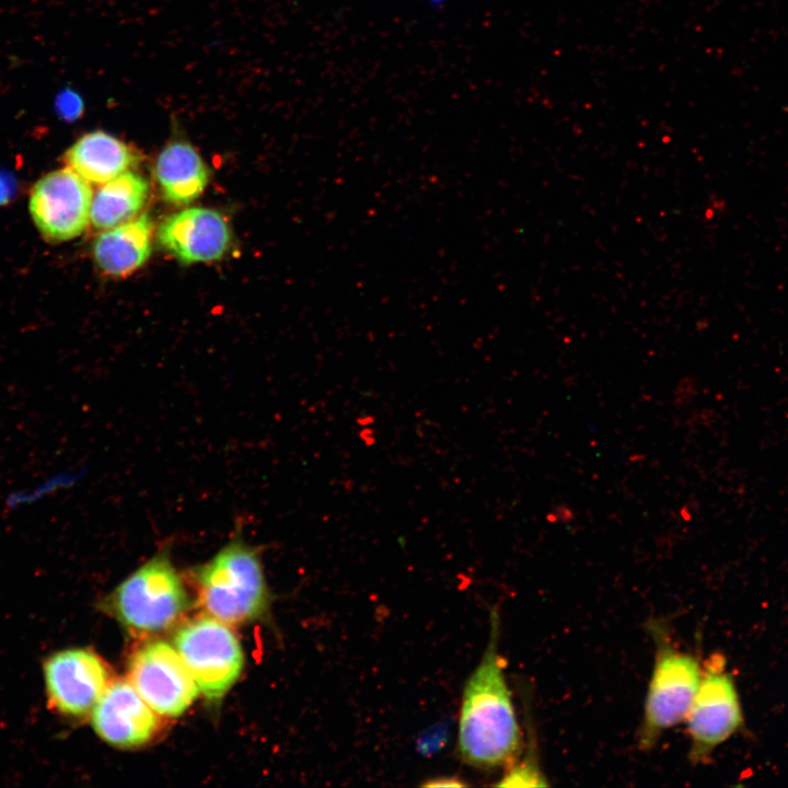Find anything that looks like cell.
Wrapping results in <instances>:
<instances>
[{
  "label": "cell",
  "instance_id": "9c48e42d",
  "mask_svg": "<svg viewBox=\"0 0 788 788\" xmlns=\"http://www.w3.org/2000/svg\"><path fill=\"white\" fill-rule=\"evenodd\" d=\"M43 673L49 708L67 718L92 711L109 680L104 661L85 648L54 652L44 661Z\"/></svg>",
  "mask_w": 788,
  "mask_h": 788
},
{
  "label": "cell",
  "instance_id": "7c38bea8",
  "mask_svg": "<svg viewBox=\"0 0 788 788\" xmlns=\"http://www.w3.org/2000/svg\"><path fill=\"white\" fill-rule=\"evenodd\" d=\"M154 173L164 199L175 206L188 205L198 198L209 181L207 164L183 138H173L161 149Z\"/></svg>",
  "mask_w": 788,
  "mask_h": 788
},
{
  "label": "cell",
  "instance_id": "52a82bcc",
  "mask_svg": "<svg viewBox=\"0 0 788 788\" xmlns=\"http://www.w3.org/2000/svg\"><path fill=\"white\" fill-rule=\"evenodd\" d=\"M90 182L67 166L40 177L32 187L28 209L35 227L49 242L79 236L91 216Z\"/></svg>",
  "mask_w": 788,
  "mask_h": 788
},
{
  "label": "cell",
  "instance_id": "ba28073f",
  "mask_svg": "<svg viewBox=\"0 0 788 788\" xmlns=\"http://www.w3.org/2000/svg\"><path fill=\"white\" fill-rule=\"evenodd\" d=\"M129 682L159 715L177 717L196 699L198 686L177 650L164 641H150L129 661Z\"/></svg>",
  "mask_w": 788,
  "mask_h": 788
},
{
  "label": "cell",
  "instance_id": "30bf717a",
  "mask_svg": "<svg viewBox=\"0 0 788 788\" xmlns=\"http://www.w3.org/2000/svg\"><path fill=\"white\" fill-rule=\"evenodd\" d=\"M158 240L183 264L205 263L225 254L231 231L218 211L193 207L165 218L159 227Z\"/></svg>",
  "mask_w": 788,
  "mask_h": 788
},
{
  "label": "cell",
  "instance_id": "ffe728a7",
  "mask_svg": "<svg viewBox=\"0 0 788 788\" xmlns=\"http://www.w3.org/2000/svg\"><path fill=\"white\" fill-rule=\"evenodd\" d=\"M572 517H573L572 511L568 507H565V506L555 507V509L552 510L546 515L547 520L553 523L559 522V521L560 522L570 521L572 519Z\"/></svg>",
  "mask_w": 788,
  "mask_h": 788
},
{
  "label": "cell",
  "instance_id": "8992f818",
  "mask_svg": "<svg viewBox=\"0 0 788 788\" xmlns=\"http://www.w3.org/2000/svg\"><path fill=\"white\" fill-rule=\"evenodd\" d=\"M725 663L716 653L702 664L700 683L685 718L694 764L708 762L714 750L743 725L739 694Z\"/></svg>",
  "mask_w": 788,
  "mask_h": 788
},
{
  "label": "cell",
  "instance_id": "6da1fadb",
  "mask_svg": "<svg viewBox=\"0 0 788 788\" xmlns=\"http://www.w3.org/2000/svg\"><path fill=\"white\" fill-rule=\"evenodd\" d=\"M489 613L486 648L463 687L456 742L462 762L482 769L509 766L521 749V731L499 649L500 616L496 607Z\"/></svg>",
  "mask_w": 788,
  "mask_h": 788
},
{
  "label": "cell",
  "instance_id": "d6986e66",
  "mask_svg": "<svg viewBox=\"0 0 788 788\" xmlns=\"http://www.w3.org/2000/svg\"><path fill=\"white\" fill-rule=\"evenodd\" d=\"M424 787H464L466 784L457 776H438L426 779Z\"/></svg>",
  "mask_w": 788,
  "mask_h": 788
},
{
  "label": "cell",
  "instance_id": "5bb4252c",
  "mask_svg": "<svg viewBox=\"0 0 788 788\" xmlns=\"http://www.w3.org/2000/svg\"><path fill=\"white\" fill-rule=\"evenodd\" d=\"M153 223L148 213L104 231L93 244L97 266L107 275L126 276L151 254Z\"/></svg>",
  "mask_w": 788,
  "mask_h": 788
},
{
  "label": "cell",
  "instance_id": "5b68a950",
  "mask_svg": "<svg viewBox=\"0 0 788 788\" xmlns=\"http://www.w3.org/2000/svg\"><path fill=\"white\" fill-rule=\"evenodd\" d=\"M174 644L198 690L208 699H220L242 671L244 654L239 639L228 624L210 615L181 626Z\"/></svg>",
  "mask_w": 788,
  "mask_h": 788
},
{
  "label": "cell",
  "instance_id": "3957f363",
  "mask_svg": "<svg viewBox=\"0 0 788 788\" xmlns=\"http://www.w3.org/2000/svg\"><path fill=\"white\" fill-rule=\"evenodd\" d=\"M649 630L656 645L654 663L638 731V748L651 750L670 728L685 720L702 679V664L679 649L660 622Z\"/></svg>",
  "mask_w": 788,
  "mask_h": 788
},
{
  "label": "cell",
  "instance_id": "277c9868",
  "mask_svg": "<svg viewBox=\"0 0 788 788\" xmlns=\"http://www.w3.org/2000/svg\"><path fill=\"white\" fill-rule=\"evenodd\" d=\"M188 605L187 592L167 549L157 553L123 581L106 604L118 622L137 634L169 629Z\"/></svg>",
  "mask_w": 788,
  "mask_h": 788
},
{
  "label": "cell",
  "instance_id": "8fae6325",
  "mask_svg": "<svg viewBox=\"0 0 788 788\" xmlns=\"http://www.w3.org/2000/svg\"><path fill=\"white\" fill-rule=\"evenodd\" d=\"M157 712L127 680L107 685L92 710V727L105 742L118 748L147 743L158 729Z\"/></svg>",
  "mask_w": 788,
  "mask_h": 788
},
{
  "label": "cell",
  "instance_id": "ac0fdd59",
  "mask_svg": "<svg viewBox=\"0 0 788 788\" xmlns=\"http://www.w3.org/2000/svg\"><path fill=\"white\" fill-rule=\"evenodd\" d=\"M55 107L62 119L74 120L83 112L81 97L72 90H62L56 97Z\"/></svg>",
  "mask_w": 788,
  "mask_h": 788
},
{
  "label": "cell",
  "instance_id": "7402d4cb",
  "mask_svg": "<svg viewBox=\"0 0 788 788\" xmlns=\"http://www.w3.org/2000/svg\"><path fill=\"white\" fill-rule=\"evenodd\" d=\"M424 3L429 5L430 8L434 9H441L445 7L451 0H421Z\"/></svg>",
  "mask_w": 788,
  "mask_h": 788
},
{
  "label": "cell",
  "instance_id": "2e32d148",
  "mask_svg": "<svg viewBox=\"0 0 788 788\" xmlns=\"http://www.w3.org/2000/svg\"><path fill=\"white\" fill-rule=\"evenodd\" d=\"M80 475L73 471L56 472L32 485L12 489L3 498L4 507L15 511L37 505L50 496L71 488L80 479Z\"/></svg>",
  "mask_w": 788,
  "mask_h": 788
},
{
  "label": "cell",
  "instance_id": "e0dca14e",
  "mask_svg": "<svg viewBox=\"0 0 788 788\" xmlns=\"http://www.w3.org/2000/svg\"><path fill=\"white\" fill-rule=\"evenodd\" d=\"M548 785L533 743L522 760H515L507 766L505 775L497 783V786L500 787H542Z\"/></svg>",
  "mask_w": 788,
  "mask_h": 788
},
{
  "label": "cell",
  "instance_id": "9a60e30c",
  "mask_svg": "<svg viewBox=\"0 0 788 788\" xmlns=\"http://www.w3.org/2000/svg\"><path fill=\"white\" fill-rule=\"evenodd\" d=\"M149 183L141 174L126 171L103 184L92 199L90 221L107 230L129 221L142 209Z\"/></svg>",
  "mask_w": 788,
  "mask_h": 788
},
{
  "label": "cell",
  "instance_id": "44dd1931",
  "mask_svg": "<svg viewBox=\"0 0 788 788\" xmlns=\"http://www.w3.org/2000/svg\"><path fill=\"white\" fill-rule=\"evenodd\" d=\"M13 194V184H10L9 177L0 175V205L5 204Z\"/></svg>",
  "mask_w": 788,
  "mask_h": 788
},
{
  "label": "cell",
  "instance_id": "7a4b0ae2",
  "mask_svg": "<svg viewBox=\"0 0 788 788\" xmlns=\"http://www.w3.org/2000/svg\"><path fill=\"white\" fill-rule=\"evenodd\" d=\"M199 599L207 613L229 625L262 617L269 595L258 551L239 531L197 571Z\"/></svg>",
  "mask_w": 788,
  "mask_h": 788
},
{
  "label": "cell",
  "instance_id": "4fadbf2b",
  "mask_svg": "<svg viewBox=\"0 0 788 788\" xmlns=\"http://www.w3.org/2000/svg\"><path fill=\"white\" fill-rule=\"evenodd\" d=\"M63 160L88 182L104 184L135 165L139 154L127 142L97 129L79 137Z\"/></svg>",
  "mask_w": 788,
  "mask_h": 788
}]
</instances>
